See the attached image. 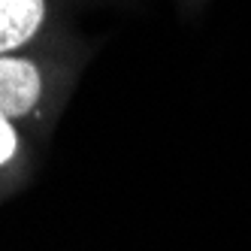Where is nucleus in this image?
<instances>
[{
    "instance_id": "obj_1",
    "label": "nucleus",
    "mask_w": 251,
    "mask_h": 251,
    "mask_svg": "<svg viewBox=\"0 0 251 251\" xmlns=\"http://www.w3.org/2000/svg\"><path fill=\"white\" fill-rule=\"evenodd\" d=\"M40 97H43L40 67L19 55H0V115L22 118L37 109Z\"/></svg>"
},
{
    "instance_id": "obj_3",
    "label": "nucleus",
    "mask_w": 251,
    "mask_h": 251,
    "mask_svg": "<svg viewBox=\"0 0 251 251\" xmlns=\"http://www.w3.org/2000/svg\"><path fill=\"white\" fill-rule=\"evenodd\" d=\"M19 151V133L12 127V118L0 115V167H6Z\"/></svg>"
},
{
    "instance_id": "obj_2",
    "label": "nucleus",
    "mask_w": 251,
    "mask_h": 251,
    "mask_svg": "<svg viewBox=\"0 0 251 251\" xmlns=\"http://www.w3.org/2000/svg\"><path fill=\"white\" fill-rule=\"evenodd\" d=\"M46 0H0V55H12L40 33Z\"/></svg>"
}]
</instances>
